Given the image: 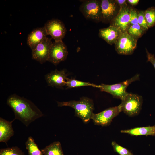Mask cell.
Masks as SVG:
<instances>
[{
    "instance_id": "obj_1",
    "label": "cell",
    "mask_w": 155,
    "mask_h": 155,
    "mask_svg": "<svg viewBox=\"0 0 155 155\" xmlns=\"http://www.w3.org/2000/svg\"><path fill=\"white\" fill-rule=\"evenodd\" d=\"M7 104L14 112L15 119L20 121L26 127L36 119L44 116L31 101L15 94L8 97Z\"/></svg>"
},
{
    "instance_id": "obj_2",
    "label": "cell",
    "mask_w": 155,
    "mask_h": 155,
    "mask_svg": "<svg viewBox=\"0 0 155 155\" xmlns=\"http://www.w3.org/2000/svg\"><path fill=\"white\" fill-rule=\"evenodd\" d=\"M58 107L68 106L75 110V116L80 118L84 123H88L94 109L92 100L86 97H83L78 101L71 100L67 102L57 101Z\"/></svg>"
},
{
    "instance_id": "obj_3",
    "label": "cell",
    "mask_w": 155,
    "mask_h": 155,
    "mask_svg": "<svg viewBox=\"0 0 155 155\" xmlns=\"http://www.w3.org/2000/svg\"><path fill=\"white\" fill-rule=\"evenodd\" d=\"M143 99L142 96L137 94L127 92L119 105L121 112L130 117H133L140 113Z\"/></svg>"
},
{
    "instance_id": "obj_4",
    "label": "cell",
    "mask_w": 155,
    "mask_h": 155,
    "mask_svg": "<svg viewBox=\"0 0 155 155\" xmlns=\"http://www.w3.org/2000/svg\"><path fill=\"white\" fill-rule=\"evenodd\" d=\"M139 74H136L131 78L125 81L116 84L108 85L102 84L98 85V88L101 91L111 94L113 97L123 100L128 92L126 89L128 86L132 82L139 80Z\"/></svg>"
},
{
    "instance_id": "obj_5",
    "label": "cell",
    "mask_w": 155,
    "mask_h": 155,
    "mask_svg": "<svg viewBox=\"0 0 155 155\" xmlns=\"http://www.w3.org/2000/svg\"><path fill=\"white\" fill-rule=\"evenodd\" d=\"M79 10L87 19L96 22L102 21L101 0L84 1L80 6Z\"/></svg>"
},
{
    "instance_id": "obj_6",
    "label": "cell",
    "mask_w": 155,
    "mask_h": 155,
    "mask_svg": "<svg viewBox=\"0 0 155 155\" xmlns=\"http://www.w3.org/2000/svg\"><path fill=\"white\" fill-rule=\"evenodd\" d=\"M137 40L127 32H123L115 44V50L119 54L131 55L136 48Z\"/></svg>"
},
{
    "instance_id": "obj_7",
    "label": "cell",
    "mask_w": 155,
    "mask_h": 155,
    "mask_svg": "<svg viewBox=\"0 0 155 155\" xmlns=\"http://www.w3.org/2000/svg\"><path fill=\"white\" fill-rule=\"evenodd\" d=\"M121 112L119 105L110 107L98 113H93L91 119L95 125L107 126L110 124L113 119Z\"/></svg>"
},
{
    "instance_id": "obj_8",
    "label": "cell",
    "mask_w": 155,
    "mask_h": 155,
    "mask_svg": "<svg viewBox=\"0 0 155 155\" xmlns=\"http://www.w3.org/2000/svg\"><path fill=\"white\" fill-rule=\"evenodd\" d=\"M68 53L67 46L62 40L55 41L51 47L47 61L56 65L66 59Z\"/></svg>"
},
{
    "instance_id": "obj_9",
    "label": "cell",
    "mask_w": 155,
    "mask_h": 155,
    "mask_svg": "<svg viewBox=\"0 0 155 155\" xmlns=\"http://www.w3.org/2000/svg\"><path fill=\"white\" fill-rule=\"evenodd\" d=\"M44 27L48 35H50L55 41H62L66 34L67 30L64 24L59 19L48 20Z\"/></svg>"
},
{
    "instance_id": "obj_10",
    "label": "cell",
    "mask_w": 155,
    "mask_h": 155,
    "mask_svg": "<svg viewBox=\"0 0 155 155\" xmlns=\"http://www.w3.org/2000/svg\"><path fill=\"white\" fill-rule=\"evenodd\" d=\"M51 38L47 37L32 50V58L41 64L48 61L50 50L53 44Z\"/></svg>"
},
{
    "instance_id": "obj_11",
    "label": "cell",
    "mask_w": 155,
    "mask_h": 155,
    "mask_svg": "<svg viewBox=\"0 0 155 155\" xmlns=\"http://www.w3.org/2000/svg\"><path fill=\"white\" fill-rule=\"evenodd\" d=\"M129 11L127 5L120 7L118 13L110 22V26L119 28L122 33L126 32L130 25Z\"/></svg>"
},
{
    "instance_id": "obj_12",
    "label": "cell",
    "mask_w": 155,
    "mask_h": 155,
    "mask_svg": "<svg viewBox=\"0 0 155 155\" xmlns=\"http://www.w3.org/2000/svg\"><path fill=\"white\" fill-rule=\"evenodd\" d=\"M67 75L65 70L56 69L46 74L45 78L49 86L61 89L65 86Z\"/></svg>"
},
{
    "instance_id": "obj_13",
    "label": "cell",
    "mask_w": 155,
    "mask_h": 155,
    "mask_svg": "<svg viewBox=\"0 0 155 155\" xmlns=\"http://www.w3.org/2000/svg\"><path fill=\"white\" fill-rule=\"evenodd\" d=\"M118 6L115 0H101L102 21L110 22L118 13Z\"/></svg>"
},
{
    "instance_id": "obj_14",
    "label": "cell",
    "mask_w": 155,
    "mask_h": 155,
    "mask_svg": "<svg viewBox=\"0 0 155 155\" xmlns=\"http://www.w3.org/2000/svg\"><path fill=\"white\" fill-rule=\"evenodd\" d=\"M122 33L119 28L110 26L108 27L100 29L99 36L111 45L115 44Z\"/></svg>"
},
{
    "instance_id": "obj_15",
    "label": "cell",
    "mask_w": 155,
    "mask_h": 155,
    "mask_svg": "<svg viewBox=\"0 0 155 155\" xmlns=\"http://www.w3.org/2000/svg\"><path fill=\"white\" fill-rule=\"evenodd\" d=\"M47 35L44 27L37 28L28 34L27 44L32 50L46 38Z\"/></svg>"
},
{
    "instance_id": "obj_16",
    "label": "cell",
    "mask_w": 155,
    "mask_h": 155,
    "mask_svg": "<svg viewBox=\"0 0 155 155\" xmlns=\"http://www.w3.org/2000/svg\"><path fill=\"white\" fill-rule=\"evenodd\" d=\"M15 119L14 118L12 121H9L0 117V142L6 143L14 135L12 123Z\"/></svg>"
},
{
    "instance_id": "obj_17",
    "label": "cell",
    "mask_w": 155,
    "mask_h": 155,
    "mask_svg": "<svg viewBox=\"0 0 155 155\" xmlns=\"http://www.w3.org/2000/svg\"><path fill=\"white\" fill-rule=\"evenodd\" d=\"M122 133L133 136H155V125L144 127H137L127 130H121Z\"/></svg>"
},
{
    "instance_id": "obj_18",
    "label": "cell",
    "mask_w": 155,
    "mask_h": 155,
    "mask_svg": "<svg viewBox=\"0 0 155 155\" xmlns=\"http://www.w3.org/2000/svg\"><path fill=\"white\" fill-rule=\"evenodd\" d=\"M43 155H65L60 142L55 141L41 150Z\"/></svg>"
},
{
    "instance_id": "obj_19",
    "label": "cell",
    "mask_w": 155,
    "mask_h": 155,
    "mask_svg": "<svg viewBox=\"0 0 155 155\" xmlns=\"http://www.w3.org/2000/svg\"><path fill=\"white\" fill-rule=\"evenodd\" d=\"M25 145L28 155H43L41 151L39 149L32 136L28 137L25 142Z\"/></svg>"
},
{
    "instance_id": "obj_20",
    "label": "cell",
    "mask_w": 155,
    "mask_h": 155,
    "mask_svg": "<svg viewBox=\"0 0 155 155\" xmlns=\"http://www.w3.org/2000/svg\"><path fill=\"white\" fill-rule=\"evenodd\" d=\"M65 86L67 89L84 86H92L98 88V85L89 82H86L76 80L73 78H68L67 80Z\"/></svg>"
},
{
    "instance_id": "obj_21",
    "label": "cell",
    "mask_w": 155,
    "mask_h": 155,
    "mask_svg": "<svg viewBox=\"0 0 155 155\" xmlns=\"http://www.w3.org/2000/svg\"><path fill=\"white\" fill-rule=\"evenodd\" d=\"M126 32L138 39L142 36L145 31L138 24H136L129 25Z\"/></svg>"
},
{
    "instance_id": "obj_22",
    "label": "cell",
    "mask_w": 155,
    "mask_h": 155,
    "mask_svg": "<svg viewBox=\"0 0 155 155\" xmlns=\"http://www.w3.org/2000/svg\"><path fill=\"white\" fill-rule=\"evenodd\" d=\"M145 17L149 28L155 25V7H152L144 11Z\"/></svg>"
},
{
    "instance_id": "obj_23",
    "label": "cell",
    "mask_w": 155,
    "mask_h": 155,
    "mask_svg": "<svg viewBox=\"0 0 155 155\" xmlns=\"http://www.w3.org/2000/svg\"><path fill=\"white\" fill-rule=\"evenodd\" d=\"M0 155H25L18 146L7 147L0 150Z\"/></svg>"
},
{
    "instance_id": "obj_24",
    "label": "cell",
    "mask_w": 155,
    "mask_h": 155,
    "mask_svg": "<svg viewBox=\"0 0 155 155\" xmlns=\"http://www.w3.org/2000/svg\"><path fill=\"white\" fill-rule=\"evenodd\" d=\"M111 145L114 152L119 155H134L127 148L118 144L115 141L112 142Z\"/></svg>"
},
{
    "instance_id": "obj_25",
    "label": "cell",
    "mask_w": 155,
    "mask_h": 155,
    "mask_svg": "<svg viewBox=\"0 0 155 155\" xmlns=\"http://www.w3.org/2000/svg\"><path fill=\"white\" fill-rule=\"evenodd\" d=\"M138 24L145 31L149 28L145 17L144 11L138 12Z\"/></svg>"
},
{
    "instance_id": "obj_26",
    "label": "cell",
    "mask_w": 155,
    "mask_h": 155,
    "mask_svg": "<svg viewBox=\"0 0 155 155\" xmlns=\"http://www.w3.org/2000/svg\"><path fill=\"white\" fill-rule=\"evenodd\" d=\"M129 24L131 25L138 24V11L132 8H130Z\"/></svg>"
},
{
    "instance_id": "obj_27",
    "label": "cell",
    "mask_w": 155,
    "mask_h": 155,
    "mask_svg": "<svg viewBox=\"0 0 155 155\" xmlns=\"http://www.w3.org/2000/svg\"><path fill=\"white\" fill-rule=\"evenodd\" d=\"M146 51L147 59V61L151 63L155 69V57L154 55L150 53L146 48Z\"/></svg>"
},
{
    "instance_id": "obj_28",
    "label": "cell",
    "mask_w": 155,
    "mask_h": 155,
    "mask_svg": "<svg viewBox=\"0 0 155 155\" xmlns=\"http://www.w3.org/2000/svg\"><path fill=\"white\" fill-rule=\"evenodd\" d=\"M115 1L120 7L127 5L126 0H116Z\"/></svg>"
},
{
    "instance_id": "obj_29",
    "label": "cell",
    "mask_w": 155,
    "mask_h": 155,
    "mask_svg": "<svg viewBox=\"0 0 155 155\" xmlns=\"http://www.w3.org/2000/svg\"><path fill=\"white\" fill-rule=\"evenodd\" d=\"M139 0H128L127 2L132 5H135L137 4Z\"/></svg>"
}]
</instances>
